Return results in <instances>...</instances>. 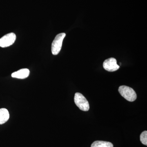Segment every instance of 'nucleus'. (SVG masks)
Returning <instances> with one entry per match:
<instances>
[{"mask_svg": "<svg viewBox=\"0 0 147 147\" xmlns=\"http://www.w3.org/2000/svg\"><path fill=\"white\" fill-rule=\"evenodd\" d=\"M119 92L121 95L130 102H133L137 99V96L134 90L130 87L122 86L119 87Z\"/></svg>", "mask_w": 147, "mask_h": 147, "instance_id": "nucleus-1", "label": "nucleus"}, {"mask_svg": "<svg viewBox=\"0 0 147 147\" xmlns=\"http://www.w3.org/2000/svg\"><path fill=\"white\" fill-rule=\"evenodd\" d=\"M74 100L76 106L80 110L84 111H88L89 110V103L82 94L79 92L75 93Z\"/></svg>", "mask_w": 147, "mask_h": 147, "instance_id": "nucleus-2", "label": "nucleus"}, {"mask_svg": "<svg viewBox=\"0 0 147 147\" xmlns=\"http://www.w3.org/2000/svg\"><path fill=\"white\" fill-rule=\"evenodd\" d=\"M66 34L65 33L59 34L55 37L52 44V54L54 55H57L60 52L62 45L63 41Z\"/></svg>", "mask_w": 147, "mask_h": 147, "instance_id": "nucleus-3", "label": "nucleus"}, {"mask_svg": "<svg viewBox=\"0 0 147 147\" xmlns=\"http://www.w3.org/2000/svg\"><path fill=\"white\" fill-rule=\"evenodd\" d=\"M16 39V36L13 33L5 35L0 38V47H6L12 45Z\"/></svg>", "mask_w": 147, "mask_h": 147, "instance_id": "nucleus-4", "label": "nucleus"}, {"mask_svg": "<svg viewBox=\"0 0 147 147\" xmlns=\"http://www.w3.org/2000/svg\"><path fill=\"white\" fill-rule=\"evenodd\" d=\"M103 68L108 71H115L119 68L120 67L117 64V61L114 58H110L105 60L103 63Z\"/></svg>", "mask_w": 147, "mask_h": 147, "instance_id": "nucleus-5", "label": "nucleus"}, {"mask_svg": "<svg viewBox=\"0 0 147 147\" xmlns=\"http://www.w3.org/2000/svg\"><path fill=\"white\" fill-rule=\"evenodd\" d=\"M30 72V70L28 69H22L13 72L11 74V76L19 79H26L29 76Z\"/></svg>", "mask_w": 147, "mask_h": 147, "instance_id": "nucleus-6", "label": "nucleus"}, {"mask_svg": "<svg viewBox=\"0 0 147 147\" xmlns=\"http://www.w3.org/2000/svg\"><path fill=\"white\" fill-rule=\"evenodd\" d=\"M9 118V113L5 108L0 109V124L6 122Z\"/></svg>", "mask_w": 147, "mask_h": 147, "instance_id": "nucleus-7", "label": "nucleus"}, {"mask_svg": "<svg viewBox=\"0 0 147 147\" xmlns=\"http://www.w3.org/2000/svg\"><path fill=\"white\" fill-rule=\"evenodd\" d=\"M91 147H113V145L110 142L96 141L92 144Z\"/></svg>", "mask_w": 147, "mask_h": 147, "instance_id": "nucleus-8", "label": "nucleus"}, {"mask_svg": "<svg viewBox=\"0 0 147 147\" xmlns=\"http://www.w3.org/2000/svg\"><path fill=\"white\" fill-rule=\"evenodd\" d=\"M140 141L143 144L147 145V131L142 132L140 135Z\"/></svg>", "mask_w": 147, "mask_h": 147, "instance_id": "nucleus-9", "label": "nucleus"}]
</instances>
